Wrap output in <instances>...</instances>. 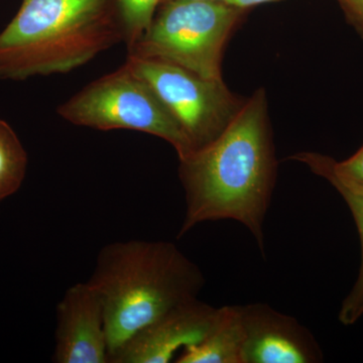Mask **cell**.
<instances>
[{
  "label": "cell",
  "mask_w": 363,
  "mask_h": 363,
  "mask_svg": "<svg viewBox=\"0 0 363 363\" xmlns=\"http://www.w3.org/2000/svg\"><path fill=\"white\" fill-rule=\"evenodd\" d=\"M218 308L194 298L145 326L126 341L111 363H169L178 351L199 342L213 324Z\"/></svg>",
  "instance_id": "obj_9"
},
{
  "label": "cell",
  "mask_w": 363,
  "mask_h": 363,
  "mask_svg": "<svg viewBox=\"0 0 363 363\" xmlns=\"http://www.w3.org/2000/svg\"><path fill=\"white\" fill-rule=\"evenodd\" d=\"M121 42L114 0H23L0 33V79L69 73Z\"/></svg>",
  "instance_id": "obj_3"
},
{
  "label": "cell",
  "mask_w": 363,
  "mask_h": 363,
  "mask_svg": "<svg viewBox=\"0 0 363 363\" xmlns=\"http://www.w3.org/2000/svg\"><path fill=\"white\" fill-rule=\"evenodd\" d=\"M245 338L240 306H224L202 340L184 348L175 362L243 363Z\"/></svg>",
  "instance_id": "obj_11"
},
{
  "label": "cell",
  "mask_w": 363,
  "mask_h": 363,
  "mask_svg": "<svg viewBox=\"0 0 363 363\" xmlns=\"http://www.w3.org/2000/svg\"><path fill=\"white\" fill-rule=\"evenodd\" d=\"M179 161L186 211L178 238L198 224L230 219L247 227L264 255L278 168L266 91L245 100L213 142Z\"/></svg>",
  "instance_id": "obj_1"
},
{
  "label": "cell",
  "mask_w": 363,
  "mask_h": 363,
  "mask_svg": "<svg viewBox=\"0 0 363 363\" xmlns=\"http://www.w3.org/2000/svg\"><path fill=\"white\" fill-rule=\"evenodd\" d=\"M242 9L208 0L162 2L128 56L159 60L207 79L220 80L224 47Z\"/></svg>",
  "instance_id": "obj_4"
},
{
  "label": "cell",
  "mask_w": 363,
  "mask_h": 363,
  "mask_svg": "<svg viewBox=\"0 0 363 363\" xmlns=\"http://www.w3.org/2000/svg\"><path fill=\"white\" fill-rule=\"evenodd\" d=\"M272 1H278V0H231L229 4L245 11V9H248V7L259 6V4H267V2Z\"/></svg>",
  "instance_id": "obj_16"
},
{
  "label": "cell",
  "mask_w": 363,
  "mask_h": 363,
  "mask_svg": "<svg viewBox=\"0 0 363 363\" xmlns=\"http://www.w3.org/2000/svg\"><path fill=\"white\" fill-rule=\"evenodd\" d=\"M164 1H169V0H162V2H164ZM208 1L223 2V4H230L231 0H208Z\"/></svg>",
  "instance_id": "obj_17"
},
{
  "label": "cell",
  "mask_w": 363,
  "mask_h": 363,
  "mask_svg": "<svg viewBox=\"0 0 363 363\" xmlns=\"http://www.w3.org/2000/svg\"><path fill=\"white\" fill-rule=\"evenodd\" d=\"M123 23L128 49L149 30L162 0H114Z\"/></svg>",
  "instance_id": "obj_13"
},
{
  "label": "cell",
  "mask_w": 363,
  "mask_h": 363,
  "mask_svg": "<svg viewBox=\"0 0 363 363\" xmlns=\"http://www.w3.org/2000/svg\"><path fill=\"white\" fill-rule=\"evenodd\" d=\"M125 64L156 93L187 135L193 152L213 142L245 101L222 79L204 78L159 60L128 56Z\"/></svg>",
  "instance_id": "obj_6"
},
{
  "label": "cell",
  "mask_w": 363,
  "mask_h": 363,
  "mask_svg": "<svg viewBox=\"0 0 363 363\" xmlns=\"http://www.w3.org/2000/svg\"><path fill=\"white\" fill-rule=\"evenodd\" d=\"M245 327L243 363H319L323 351L296 318L264 303L240 306Z\"/></svg>",
  "instance_id": "obj_8"
},
{
  "label": "cell",
  "mask_w": 363,
  "mask_h": 363,
  "mask_svg": "<svg viewBox=\"0 0 363 363\" xmlns=\"http://www.w3.org/2000/svg\"><path fill=\"white\" fill-rule=\"evenodd\" d=\"M336 168L343 176L363 186V145L345 161H336Z\"/></svg>",
  "instance_id": "obj_14"
},
{
  "label": "cell",
  "mask_w": 363,
  "mask_h": 363,
  "mask_svg": "<svg viewBox=\"0 0 363 363\" xmlns=\"http://www.w3.org/2000/svg\"><path fill=\"white\" fill-rule=\"evenodd\" d=\"M57 112L74 125L157 136L175 149L179 160L193 152L187 135L156 93L125 63L86 85L60 105Z\"/></svg>",
  "instance_id": "obj_5"
},
{
  "label": "cell",
  "mask_w": 363,
  "mask_h": 363,
  "mask_svg": "<svg viewBox=\"0 0 363 363\" xmlns=\"http://www.w3.org/2000/svg\"><path fill=\"white\" fill-rule=\"evenodd\" d=\"M290 160L302 162L313 174L333 186L348 205L357 224L362 243V262L357 281L344 298L338 316L341 323L350 326L363 316V186L343 176L336 168L333 157L319 152H303L294 155Z\"/></svg>",
  "instance_id": "obj_10"
},
{
  "label": "cell",
  "mask_w": 363,
  "mask_h": 363,
  "mask_svg": "<svg viewBox=\"0 0 363 363\" xmlns=\"http://www.w3.org/2000/svg\"><path fill=\"white\" fill-rule=\"evenodd\" d=\"M362 313H363V311H362Z\"/></svg>",
  "instance_id": "obj_18"
},
{
  "label": "cell",
  "mask_w": 363,
  "mask_h": 363,
  "mask_svg": "<svg viewBox=\"0 0 363 363\" xmlns=\"http://www.w3.org/2000/svg\"><path fill=\"white\" fill-rule=\"evenodd\" d=\"M28 168V154L6 121L0 119V201L18 192Z\"/></svg>",
  "instance_id": "obj_12"
},
{
  "label": "cell",
  "mask_w": 363,
  "mask_h": 363,
  "mask_svg": "<svg viewBox=\"0 0 363 363\" xmlns=\"http://www.w3.org/2000/svg\"><path fill=\"white\" fill-rule=\"evenodd\" d=\"M55 362L109 363L104 308L89 281L71 286L57 306Z\"/></svg>",
  "instance_id": "obj_7"
},
{
  "label": "cell",
  "mask_w": 363,
  "mask_h": 363,
  "mask_svg": "<svg viewBox=\"0 0 363 363\" xmlns=\"http://www.w3.org/2000/svg\"><path fill=\"white\" fill-rule=\"evenodd\" d=\"M348 21L363 37V0H338Z\"/></svg>",
  "instance_id": "obj_15"
},
{
  "label": "cell",
  "mask_w": 363,
  "mask_h": 363,
  "mask_svg": "<svg viewBox=\"0 0 363 363\" xmlns=\"http://www.w3.org/2000/svg\"><path fill=\"white\" fill-rule=\"evenodd\" d=\"M88 281L104 303L109 363L135 333L197 298L205 285L201 269L174 243L136 240L102 247Z\"/></svg>",
  "instance_id": "obj_2"
}]
</instances>
